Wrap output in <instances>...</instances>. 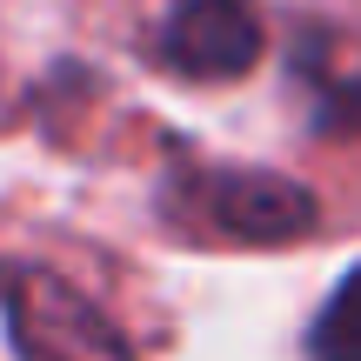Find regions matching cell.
Listing matches in <instances>:
<instances>
[{
  "label": "cell",
  "mask_w": 361,
  "mask_h": 361,
  "mask_svg": "<svg viewBox=\"0 0 361 361\" xmlns=\"http://www.w3.org/2000/svg\"><path fill=\"white\" fill-rule=\"evenodd\" d=\"M168 228L221 247H281L314 228V194L268 168H180L161 188Z\"/></svg>",
  "instance_id": "6da1fadb"
},
{
  "label": "cell",
  "mask_w": 361,
  "mask_h": 361,
  "mask_svg": "<svg viewBox=\"0 0 361 361\" xmlns=\"http://www.w3.org/2000/svg\"><path fill=\"white\" fill-rule=\"evenodd\" d=\"M0 322L20 361H134L114 314L40 261H0Z\"/></svg>",
  "instance_id": "7a4b0ae2"
},
{
  "label": "cell",
  "mask_w": 361,
  "mask_h": 361,
  "mask_svg": "<svg viewBox=\"0 0 361 361\" xmlns=\"http://www.w3.org/2000/svg\"><path fill=\"white\" fill-rule=\"evenodd\" d=\"M154 54L188 80H234L261 61V13L247 0H168Z\"/></svg>",
  "instance_id": "3957f363"
},
{
  "label": "cell",
  "mask_w": 361,
  "mask_h": 361,
  "mask_svg": "<svg viewBox=\"0 0 361 361\" xmlns=\"http://www.w3.org/2000/svg\"><path fill=\"white\" fill-rule=\"evenodd\" d=\"M295 74L314 94V128L328 134H361V67H328L322 61V34H308L295 47Z\"/></svg>",
  "instance_id": "277c9868"
},
{
  "label": "cell",
  "mask_w": 361,
  "mask_h": 361,
  "mask_svg": "<svg viewBox=\"0 0 361 361\" xmlns=\"http://www.w3.org/2000/svg\"><path fill=\"white\" fill-rule=\"evenodd\" d=\"M308 361H361V261L308 322Z\"/></svg>",
  "instance_id": "5b68a950"
}]
</instances>
